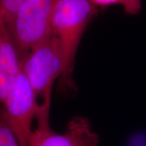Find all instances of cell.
Segmentation results:
<instances>
[{
    "label": "cell",
    "mask_w": 146,
    "mask_h": 146,
    "mask_svg": "<svg viewBox=\"0 0 146 146\" xmlns=\"http://www.w3.org/2000/svg\"><path fill=\"white\" fill-rule=\"evenodd\" d=\"M56 0H28L5 22L21 58L52 34Z\"/></svg>",
    "instance_id": "cell-3"
},
{
    "label": "cell",
    "mask_w": 146,
    "mask_h": 146,
    "mask_svg": "<svg viewBox=\"0 0 146 146\" xmlns=\"http://www.w3.org/2000/svg\"><path fill=\"white\" fill-rule=\"evenodd\" d=\"M39 112L35 91L21 70L1 104V116L21 146H29L33 121Z\"/></svg>",
    "instance_id": "cell-4"
},
{
    "label": "cell",
    "mask_w": 146,
    "mask_h": 146,
    "mask_svg": "<svg viewBox=\"0 0 146 146\" xmlns=\"http://www.w3.org/2000/svg\"><path fill=\"white\" fill-rule=\"evenodd\" d=\"M0 146H21L1 116V104H0Z\"/></svg>",
    "instance_id": "cell-8"
},
{
    "label": "cell",
    "mask_w": 146,
    "mask_h": 146,
    "mask_svg": "<svg viewBox=\"0 0 146 146\" xmlns=\"http://www.w3.org/2000/svg\"><path fill=\"white\" fill-rule=\"evenodd\" d=\"M98 12L89 0H56L52 18V34L63 58L60 82L62 89L73 86L72 72L78 47L87 26Z\"/></svg>",
    "instance_id": "cell-1"
},
{
    "label": "cell",
    "mask_w": 146,
    "mask_h": 146,
    "mask_svg": "<svg viewBox=\"0 0 146 146\" xmlns=\"http://www.w3.org/2000/svg\"><path fill=\"white\" fill-rule=\"evenodd\" d=\"M21 70V56L12 41L6 24L0 18V104L8 97Z\"/></svg>",
    "instance_id": "cell-6"
},
{
    "label": "cell",
    "mask_w": 146,
    "mask_h": 146,
    "mask_svg": "<svg viewBox=\"0 0 146 146\" xmlns=\"http://www.w3.org/2000/svg\"><path fill=\"white\" fill-rule=\"evenodd\" d=\"M63 68L61 51L53 34L21 58V70L31 85L37 102L40 98L43 100L37 120H49L52 87L62 76Z\"/></svg>",
    "instance_id": "cell-2"
},
{
    "label": "cell",
    "mask_w": 146,
    "mask_h": 146,
    "mask_svg": "<svg viewBox=\"0 0 146 146\" xmlns=\"http://www.w3.org/2000/svg\"><path fill=\"white\" fill-rule=\"evenodd\" d=\"M96 7H106L118 5L122 6L126 13L137 14L141 10V0H89Z\"/></svg>",
    "instance_id": "cell-7"
},
{
    "label": "cell",
    "mask_w": 146,
    "mask_h": 146,
    "mask_svg": "<svg viewBox=\"0 0 146 146\" xmlns=\"http://www.w3.org/2000/svg\"><path fill=\"white\" fill-rule=\"evenodd\" d=\"M99 143V135L89 120L81 116L72 118L62 134L53 131L49 123H37L29 141V146H98Z\"/></svg>",
    "instance_id": "cell-5"
},
{
    "label": "cell",
    "mask_w": 146,
    "mask_h": 146,
    "mask_svg": "<svg viewBox=\"0 0 146 146\" xmlns=\"http://www.w3.org/2000/svg\"><path fill=\"white\" fill-rule=\"evenodd\" d=\"M28 0H0V18L6 22Z\"/></svg>",
    "instance_id": "cell-9"
}]
</instances>
